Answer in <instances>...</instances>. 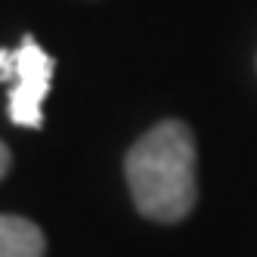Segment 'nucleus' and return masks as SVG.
<instances>
[{
	"mask_svg": "<svg viewBox=\"0 0 257 257\" xmlns=\"http://www.w3.org/2000/svg\"><path fill=\"white\" fill-rule=\"evenodd\" d=\"M47 238L38 223L16 214H0V257H44Z\"/></svg>",
	"mask_w": 257,
	"mask_h": 257,
	"instance_id": "3",
	"label": "nucleus"
},
{
	"mask_svg": "<svg viewBox=\"0 0 257 257\" xmlns=\"http://www.w3.org/2000/svg\"><path fill=\"white\" fill-rule=\"evenodd\" d=\"M53 71L56 59L25 34L22 44L16 47V65H13V81H10V121L16 127H44V99L53 87Z\"/></svg>",
	"mask_w": 257,
	"mask_h": 257,
	"instance_id": "2",
	"label": "nucleus"
},
{
	"mask_svg": "<svg viewBox=\"0 0 257 257\" xmlns=\"http://www.w3.org/2000/svg\"><path fill=\"white\" fill-rule=\"evenodd\" d=\"M10 171V149H7V143H0V180L7 177Z\"/></svg>",
	"mask_w": 257,
	"mask_h": 257,
	"instance_id": "4",
	"label": "nucleus"
},
{
	"mask_svg": "<svg viewBox=\"0 0 257 257\" xmlns=\"http://www.w3.org/2000/svg\"><path fill=\"white\" fill-rule=\"evenodd\" d=\"M127 186L143 217L177 223L195 205V137L183 121L171 118L146 131L124 161Z\"/></svg>",
	"mask_w": 257,
	"mask_h": 257,
	"instance_id": "1",
	"label": "nucleus"
}]
</instances>
